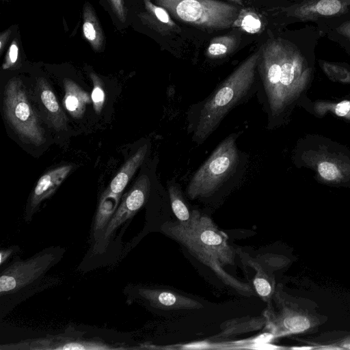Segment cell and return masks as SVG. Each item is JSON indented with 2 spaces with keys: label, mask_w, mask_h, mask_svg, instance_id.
Returning a JSON list of instances; mask_svg holds the SVG:
<instances>
[{
  "label": "cell",
  "mask_w": 350,
  "mask_h": 350,
  "mask_svg": "<svg viewBox=\"0 0 350 350\" xmlns=\"http://www.w3.org/2000/svg\"><path fill=\"white\" fill-rule=\"evenodd\" d=\"M65 252L59 246L47 247L26 260L16 258L1 269V319L21 301L55 283V279L46 274Z\"/></svg>",
  "instance_id": "1"
},
{
  "label": "cell",
  "mask_w": 350,
  "mask_h": 350,
  "mask_svg": "<svg viewBox=\"0 0 350 350\" xmlns=\"http://www.w3.org/2000/svg\"><path fill=\"white\" fill-rule=\"evenodd\" d=\"M262 47L247 57L204 100L199 111L193 140L202 144L227 114L252 90Z\"/></svg>",
  "instance_id": "2"
},
{
  "label": "cell",
  "mask_w": 350,
  "mask_h": 350,
  "mask_svg": "<svg viewBox=\"0 0 350 350\" xmlns=\"http://www.w3.org/2000/svg\"><path fill=\"white\" fill-rule=\"evenodd\" d=\"M238 135L224 139L191 177L186 189L191 200L208 198L232 180L241 167Z\"/></svg>",
  "instance_id": "3"
},
{
  "label": "cell",
  "mask_w": 350,
  "mask_h": 350,
  "mask_svg": "<svg viewBox=\"0 0 350 350\" xmlns=\"http://www.w3.org/2000/svg\"><path fill=\"white\" fill-rule=\"evenodd\" d=\"M176 20L212 31L232 27L241 9L219 0H155Z\"/></svg>",
  "instance_id": "4"
},
{
  "label": "cell",
  "mask_w": 350,
  "mask_h": 350,
  "mask_svg": "<svg viewBox=\"0 0 350 350\" xmlns=\"http://www.w3.org/2000/svg\"><path fill=\"white\" fill-rule=\"evenodd\" d=\"M261 47L258 68L271 105L278 88L293 82L301 59L294 46L282 38L269 40Z\"/></svg>",
  "instance_id": "5"
},
{
  "label": "cell",
  "mask_w": 350,
  "mask_h": 350,
  "mask_svg": "<svg viewBox=\"0 0 350 350\" xmlns=\"http://www.w3.org/2000/svg\"><path fill=\"white\" fill-rule=\"evenodd\" d=\"M3 109L12 126L21 139L36 146L44 142V136L20 79L14 77L4 90Z\"/></svg>",
  "instance_id": "6"
},
{
  "label": "cell",
  "mask_w": 350,
  "mask_h": 350,
  "mask_svg": "<svg viewBox=\"0 0 350 350\" xmlns=\"http://www.w3.org/2000/svg\"><path fill=\"white\" fill-rule=\"evenodd\" d=\"M191 221L179 226L199 243L224 266L234 264L235 251L228 242L227 236L220 231L212 219L193 210Z\"/></svg>",
  "instance_id": "7"
},
{
  "label": "cell",
  "mask_w": 350,
  "mask_h": 350,
  "mask_svg": "<svg viewBox=\"0 0 350 350\" xmlns=\"http://www.w3.org/2000/svg\"><path fill=\"white\" fill-rule=\"evenodd\" d=\"M161 228L166 235L182 245L192 256L209 268L224 284L241 295L251 296L252 295V289L248 284L241 282L226 271L224 269V266L184 231L177 221H167L161 226Z\"/></svg>",
  "instance_id": "8"
},
{
  "label": "cell",
  "mask_w": 350,
  "mask_h": 350,
  "mask_svg": "<svg viewBox=\"0 0 350 350\" xmlns=\"http://www.w3.org/2000/svg\"><path fill=\"white\" fill-rule=\"evenodd\" d=\"M150 191L149 177L142 174L123 198L120 204L103 230L94 245L95 248H106L117 229L126 221L131 219L144 206Z\"/></svg>",
  "instance_id": "9"
},
{
  "label": "cell",
  "mask_w": 350,
  "mask_h": 350,
  "mask_svg": "<svg viewBox=\"0 0 350 350\" xmlns=\"http://www.w3.org/2000/svg\"><path fill=\"white\" fill-rule=\"evenodd\" d=\"M137 295L151 306L162 310H195L203 305L190 297L166 289L139 288Z\"/></svg>",
  "instance_id": "10"
},
{
  "label": "cell",
  "mask_w": 350,
  "mask_h": 350,
  "mask_svg": "<svg viewBox=\"0 0 350 350\" xmlns=\"http://www.w3.org/2000/svg\"><path fill=\"white\" fill-rule=\"evenodd\" d=\"M71 169V165L61 166L47 172L40 178L27 207L25 217L26 221H29L40 204L55 191Z\"/></svg>",
  "instance_id": "11"
},
{
  "label": "cell",
  "mask_w": 350,
  "mask_h": 350,
  "mask_svg": "<svg viewBox=\"0 0 350 350\" xmlns=\"http://www.w3.org/2000/svg\"><path fill=\"white\" fill-rule=\"evenodd\" d=\"M345 8L346 5L342 0H310L288 12L301 19H312L336 15L345 11Z\"/></svg>",
  "instance_id": "12"
},
{
  "label": "cell",
  "mask_w": 350,
  "mask_h": 350,
  "mask_svg": "<svg viewBox=\"0 0 350 350\" xmlns=\"http://www.w3.org/2000/svg\"><path fill=\"white\" fill-rule=\"evenodd\" d=\"M121 194H116L107 189L102 194L93 224L94 243L100 237L104 228L118 207Z\"/></svg>",
  "instance_id": "13"
},
{
  "label": "cell",
  "mask_w": 350,
  "mask_h": 350,
  "mask_svg": "<svg viewBox=\"0 0 350 350\" xmlns=\"http://www.w3.org/2000/svg\"><path fill=\"white\" fill-rule=\"evenodd\" d=\"M37 88L53 127L57 130L65 129L66 116L47 81L43 78L38 79Z\"/></svg>",
  "instance_id": "14"
},
{
  "label": "cell",
  "mask_w": 350,
  "mask_h": 350,
  "mask_svg": "<svg viewBox=\"0 0 350 350\" xmlns=\"http://www.w3.org/2000/svg\"><path fill=\"white\" fill-rule=\"evenodd\" d=\"M63 83L65 90L63 104L65 108L72 117H83L85 105L91 101L89 94L69 79H64Z\"/></svg>",
  "instance_id": "15"
},
{
  "label": "cell",
  "mask_w": 350,
  "mask_h": 350,
  "mask_svg": "<svg viewBox=\"0 0 350 350\" xmlns=\"http://www.w3.org/2000/svg\"><path fill=\"white\" fill-rule=\"evenodd\" d=\"M267 321L263 317H245L224 322L221 325V332L213 336L216 339H225L260 329Z\"/></svg>",
  "instance_id": "16"
},
{
  "label": "cell",
  "mask_w": 350,
  "mask_h": 350,
  "mask_svg": "<svg viewBox=\"0 0 350 350\" xmlns=\"http://www.w3.org/2000/svg\"><path fill=\"white\" fill-rule=\"evenodd\" d=\"M148 150L146 144L141 146L123 165L111 180L109 189L116 194H122L138 167L143 163Z\"/></svg>",
  "instance_id": "17"
},
{
  "label": "cell",
  "mask_w": 350,
  "mask_h": 350,
  "mask_svg": "<svg viewBox=\"0 0 350 350\" xmlns=\"http://www.w3.org/2000/svg\"><path fill=\"white\" fill-rule=\"evenodd\" d=\"M145 8L150 25L162 35H172L180 32V27L172 20L164 8L156 5L151 0H144Z\"/></svg>",
  "instance_id": "18"
},
{
  "label": "cell",
  "mask_w": 350,
  "mask_h": 350,
  "mask_svg": "<svg viewBox=\"0 0 350 350\" xmlns=\"http://www.w3.org/2000/svg\"><path fill=\"white\" fill-rule=\"evenodd\" d=\"M245 262L255 271L253 278V285L256 294L264 301L268 302L274 291V284L269 272L262 265V261L258 258H254L246 256Z\"/></svg>",
  "instance_id": "19"
},
{
  "label": "cell",
  "mask_w": 350,
  "mask_h": 350,
  "mask_svg": "<svg viewBox=\"0 0 350 350\" xmlns=\"http://www.w3.org/2000/svg\"><path fill=\"white\" fill-rule=\"evenodd\" d=\"M83 33L92 48L98 51L103 45L104 36L92 7L88 3L83 14Z\"/></svg>",
  "instance_id": "20"
},
{
  "label": "cell",
  "mask_w": 350,
  "mask_h": 350,
  "mask_svg": "<svg viewBox=\"0 0 350 350\" xmlns=\"http://www.w3.org/2000/svg\"><path fill=\"white\" fill-rule=\"evenodd\" d=\"M240 36L229 33L213 38L208 45L206 56L210 59H221L234 52L238 47Z\"/></svg>",
  "instance_id": "21"
},
{
  "label": "cell",
  "mask_w": 350,
  "mask_h": 350,
  "mask_svg": "<svg viewBox=\"0 0 350 350\" xmlns=\"http://www.w3.org/2000/svg\"><path fill=\"white\" fill-rule=\"evenodd\" d=\"M168 192L171 207L178 222L183 224L189 223L192 212L189 211L180 187L176 183H170Z\"/></svg>",
  "instance_id": "22"
},
{
  "label": "cell",
  "mask_w": 350,
  "mask_h": 350,
  "mask_svg": "<svg viewBox=\"0 0 350 350\" xmlns=\"http://www.w3.org/2000/svg\"><path fill=\"white\" fill-rule=\"evenodd\" d=\"M232 27H237L248 33H256L263 28L260 17L250 9H241Z\"/></svg>",
  "instance_id": "23"
},
{
  "label": "cell",
  "mask_w": 350,
  "mask_h": 350,
  "mask_svg": "<svg viewBox=\"0 0 350 350\" xmlns=\"http://www.w3.org/2000/svg\"><path fill=\"white\" fill-rule=\"evenodd\" d=\"M90 77L93 83V90L91 97L94 108L96 113L99 114L105 100V94L103 88L104 85L100 77L94 72H91Z\"/></svg>",
  "instance_id": "24"
},
{
  "label": "cell",
  "mask_w": 350,
  "mask_h": 350,
  "mask_svg": "<svg viewBox=\"0 0 350 350\" xmlns=\"http://www.w3.org/2000/svg\"><path fill=\"white\" fill-rule=\"evenodd\" d=\"M18 56V46L17 42L13 40L6 53L5 61L2 65V68L6 70L12 67L17 62Z\"/></svg>",
  "instance_id": "25"
},
{
  "label": "cell",
  "mask_w": 350,
  "mask_h": 350,
  "mask_svg": "<svg viewBox=\"0 0 350 350\" xmlns=\"http://www.w3.org/2000/svg\"><path fill=\"white\" fill-rule=\"evenodd\" d=\"M318 170L320 175L326 180H334L338 174V170L336 165L327 161L321 163L319 165Z\"/></svg>",
  "instance_id": "26"
},
{
  "label": "cell",
  "mask_w": 350,
  "mask_h": 350,
  "mask_svg": "<svg viewBox=\"0 0 350 350\" xmlns=\"http://www.w3.org/2000/svg\"><path fill=\"white\" fill-rule=\"evenodd\" d=\"M111 8L121 22L126 20V10L124 7V0H109Z\"/></svg>",
  "instance_id": "27"
},
{
  "label": "cell",
  "mask_w": 350,
  "mask_h": 350,
  "mask_svg": "<svg viewBox=\"0 0 350 350\" xmlns=\"http://www.w3.org/2000/svg\"><path fill=\"white\" fill-rule=\"evenodd\" d=\"M350 109V103L347 100H344L336 107V113L340 116H344L346 115Z\"/></svg>",
  "instance_id": "28"
},
{
  "label": "cell",
  "mask_w": 350,
  "mask_h": 350,
  "mask_svg": "<svg viewBox=\"0 0 350 350\" xmlns=\"http://www.w3.org/2000/svg\"><path fill=\"white\" fill-rule=\"evenodd\" d=\"M17 247H12L0 251V265H2L8 258L16 250Z\"/></svg>",
  "instance_id": "29"
},
{
  "label": "cell",
  "mask_w": 350,
  "mask_h": 350,
  "mask_svg": "<svg viewBox=\"0 0 350 350\" xmlns=\"http://www.w3.org/2000/svg\"><path fill=\"white\" fill-rule=\"evenodd\" d=\"M210 347V344L206 342H198L194 343L187 344L183 346V349H204Z\"/></svg>",
  "instance_id": "30"
},
{
  "label": "cell",
  "mask_w": 350,
  "mask_h": 350,
  "mask_svg": "<svg viewBox=\"0 0 350 350\" xmlns=\"http://www.w3.org/2000/svg\"><path fill=\"white\" fill-rule=\"evenodd\" d=\"M337 31L350 41V21L342 23L337 28Z\"/></svg>",
  "instance_id": "31"
},
{
  "label": "cell",
  "mask_w": 350,
  "mask_h": 350,
  "mask_svg": "<svg viewBox=\"0 0 350 350\" xmlns=\"http://www.w3.org/2000/svg\"><path fill=\"white\" fill-rule=\"evenodd\" d=\"M11 34L10 29H7L4 32H2L0 35V52L2 53L4 46H5Z\"/></svg>",
  "instance_id": "32"
},
{
  "label": "cell",
  "mask_w": 350,
  "mask_h": 350,
  "mask_svg": "<svg viewBox=\"0 0 350 350\" xmlns=\"http://www.w3.org/2000/svg\"><path fill=\"white\" fill-rule=\"evenodd\" d=\"M233 3H234L236 5L239 6H243V0H229Z\"/></svg>",
  "instance_id": "33"
},
{
  "label": "cell",
  "mask_w": 350,
  "mask_h": 350,
  "mask_svg": "<svg viewBox=\"0 0 350 350\" xmlns=\"http://www.w3.org/2000/svg\"><path fill=\"white\" fill-rule=\"evenodd\" d=\"M293 349H310L311 347H294Z\"/></svg>",
  "instance_id": "34"
},
{
  "label": "cell",
  "mask_w": 350,
  "mask_h": 350,
  "mask_svg": "<svg viewBox=\"0 0 350 350\" xmlns=\"http://www.w3.org/2000/svg\"><path fill=\"white\" fill-rule=\"evenodd\" d=\"M345 347L348 348V349H350V343L349 344H345Z\"/></svg>",
  "instance_id": "35"
},
{
  "label": "cell",
  "mask_w": 350,
  "mask_h": 350,
  "mask_svg": "<svg viewBox=\"0 0 350 350\" xmlns=\"http://www.w3.org/2000/svg\"><path fill=\"white\" fill-rule=\"evenodd\" d=\"M308 1H310V0H308Z\"/></svg>",
  "instance_id": "36"
}]
</instances>
